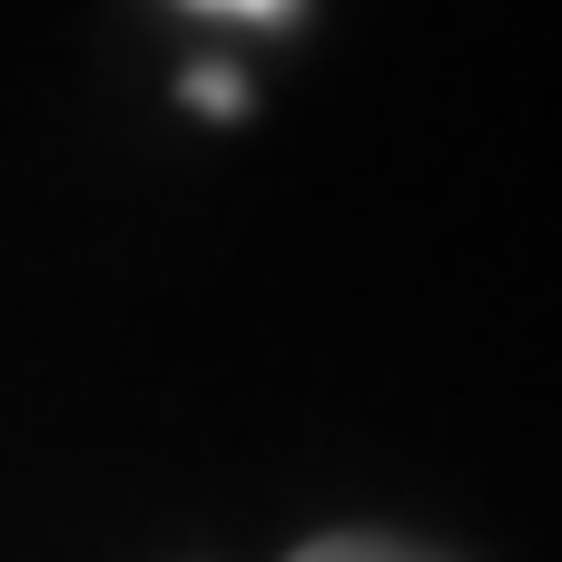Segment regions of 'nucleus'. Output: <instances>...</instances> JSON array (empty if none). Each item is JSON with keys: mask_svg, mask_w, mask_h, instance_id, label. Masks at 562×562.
<instances>
[{"mask_svg": "<svg viewBox=\"0 0 562 562\" xmlns=\"http://www.w3.org/2000/svg\"><path fill=\"white\" fill-rule=\"evenodd\" d=\"M286 562H445V553H425L405 533H316V543H296Z\"/></svg>", "mask_w": 562, "mask_h": 562, "instance_id": "obj_1", "label": "nucleus"}, {"mask_svg": "<svg viewBox=\"0 0 562 562\" xmlns=\"http://www.w3.org/2000/svg\"><path fill=\"white\" fill-rule=\"evenodd\" d=\"M188 109H198V119H237V109H247V79H237V69H188Z\"/></svg>", "mask_w": 562, "mask_h": 562, "instance_id": "obj_2", "label": "nucleus"}, {"mask_svg": "<svg viewBox=\"0 0 562 562\" xmlns=\"http://www.w3.org/2000/svg\"><path fill=\"white\" fill-rule=\"evenodd\" d=\"M188 10H217V20H257V30L296 20V0H188Z\"/></svg>", "mask_w": 562, "mask_h": 562, "instance_id": "obj_3", "label": "nucleus"}]
</instances>
